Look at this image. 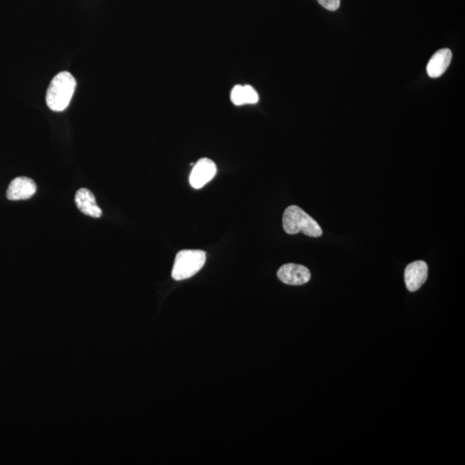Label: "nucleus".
Instances as JSON below:
<instances>
[{"mask_svg":"<svg viewBox=\"0 0 465 465\" xmlns=\"http://www.w3.org/2000/svg\"><path fill=\"white\" fill-rule=\"evenodd\" d=\"M76 80L68 72H61L50 82L46 95V102L50 110L63 111L69 106L75 93Z\"/></svg>","mask_w":465,"mask_h":465,"instance_id":"f257e3e1","label":"nucleus"},{"mask_svg":"<svg viewBox=\"0 0 465 465\" xmlns=\"http://www.w3.org/2000/svg\"><path fill=\"white\" fill-rule=\"evenodd\" d=\"M283 227L289 235L302 232L309 237L317 238L323 235V230L316 221L296 205L285 209L283 216Z\"/></svg>","mask_w":465,"mask_h":465,"instance_id":"f03ea898","label":"nucleus"},{"mask_svg":"<svg viewBox=\"0 0 465 465\" xmlns=\"http://www.w3.org/2000/svg\"><path fill=\"white\" fill-rule=\"evenodd\" d=\"M206 262V253L201 250L178 252L172 271L174 280L188 279L199 273Z\"/></svg>","mask_w":465,"mask_h":465,"instance_id":"7ed1b4c3","label":"nucleus"},{"mask_svg":"<svg viewBox=\"0 0 465 465\" xmlns=\"http://www.w3.org/2000/svg\"><path fill=\"white\" fill-rule=\"evenodd\" d=\"M279 280L289 285H302L307 284L311 278V273L307 267L297 264H286L278 271Z\"/></svg>","mask_w":465,"mask_h":465,"instance_id":"20e7f679","label":"nucleus"},{"mask_svg":"<svg viewBox=\"0 0 465 465\" xmlns=\"http://www.w3.org/2000/svg\"><path fill=\"white\" fill-rule=\"evenodd\" d=\"M216 166L207 158L201 159L194 166L190 176V183L194 189H201L215 177Z\"/></svg>","mask_w":465,"mask_h":465,"instance_id":"39448f33","label":"nucleus"},{"mask_svg":"<svg viewBox=\"0 0 465 465\" xmlns=\"http://www.w3.org/2000/svg\"><path fill=\"white\" fill-rule=\"evenodd\" d=\"M428 277V266L425 261L410 263L404 273L405 284L411 292H417L425 284Z\"/></svg>","mask_w":465,"mask_h":465,"instance_id":"423d86ee","label":"nucleus"},{"mask_svg":"<svg viewBox=\"0 0 465 465\" xmlns=\"http://www.w3.org/2000/svg\"><path fill=\"white\" fill-rule=\"evenodd\" d=\"M37 192V185L34 180L27 177H18L11 182L6 197L9 200H26Z\"/></svg>","mask_w":465,"mask_h":465,"instance_id":"0eeeda50","label":"nucleus"},{"mask_svg":"<svg viewBox=\"0 0 465 465\" xmlns=\"http://www.w3.org/2000/svg\"><path fill=\"white\" fill-rule=\"evenodd\" d=\"M75 200L78 209L83 214L93 217V218H99L102 216V211L97 204L95 197L90 190L80 189L76 192Z\"/></svg>","mask_w":465,"mask_h":465,"instance_id":"6e6552de","label":"nucleus"},{"mask_svg":"<svg viewBox=\"0 0 465 465\" xmlns=\"http://www.w3.org/2000/svg\"><path fill=\"white\" fill-rule=\"evenodd\" d=\"M452 54L451 50L443 49L433 54L426 66V72L429 77L436 79L443 75L451 64Z\"/></svg>","mask_w":465,"mask_h":465,"instance_id":"1a4fd4ad","label":"nucleus"},{"mask_svg":"<svg viewBox=\"0 0 465 465\" xmlns=\"http://www.w3.org/2000/svg\"><path fill=\"white\" fill-rule=\"evenodd\" d=\"M232 103L240 106L244 104H253L259 102V95L251 85H235L230 95Z\"/></svg>","mask_w":465,"mask_h":465,"instance_id":"9d476101","label":"nucleus"},{"mask_svg":"<svg viewBox=\"0 0 465 465\" xmlns=\"http://www.w3.org/2000/svg\"><path fill=\"white\" fill-rule=\"evenodd\" d=\"M317 1L325 9L332 11L338 10L340 6V0H317Z\"/></svg>","mask_w":465,"mask_h":465,"instance_id":"9b49d317","label":"nucleus"}]
</instances>
